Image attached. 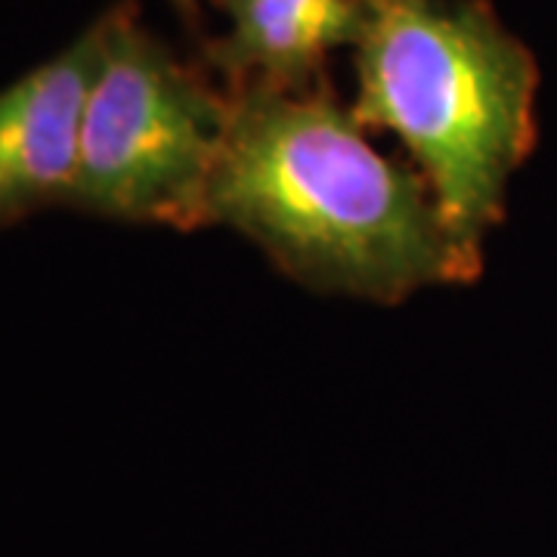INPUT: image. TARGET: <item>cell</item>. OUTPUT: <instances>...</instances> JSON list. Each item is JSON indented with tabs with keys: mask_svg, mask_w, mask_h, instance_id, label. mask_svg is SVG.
Returning <instances> with one entry per match:
<instances>
[{
	"mask_svg": "<svg viewBox=\"0 0 557 557\" xmlns=\"http://www.w3.org/2000/svg\"><path fill=\"white\" fill-rule=\"evenodd\" d=\"M226 94L211 226L242 233L322 295L399 304L478 282L483 251L458 239L421 171L384 156L329 84Z\"/></svg>",
	"mask_w": 557,
	"mask_h": 557,
	"instance_id": "obj_1",
	"label": "cell"
},
{
	"mask_svg": "<svg viewBox=\"0 0 557 557\" xmlns=\"http://www.w3.org/2000/svg\"><path fill=\"white\" fill-rule=\"evenodd\" d=\"M362 3L350 109L406 146L453 233L483 251L536 149V57L490 0Z\"/></svg>",
	"mask_w": 557,
	"mask_h": 557,
	"instance_id": "obj_2",
	"label": "cell"
},
{
	"mask_svg": "<svg viewBox=\"0 0 557 557\" xmlns=\"http://www.w3.org/2000/svg\"><path fill=\"white\" fill-rule=\"evenodd\" d=\"M72 208L177 233L208 223L230 94L156 38L127 0L100 20Z\"/></svg>",
	"mask_w": 557,
	"mask_h": 557,
	"instance_id": "obj_3",
	"label": "cell"
},
{
	"mask_svg": "<svg viewBox=\"0 0 557 557\" xmlns=\"http://www.w3.org/2000/svg\"><path fill=\"white\" fill-rule=\"evenodd\" d=\"M97 60L100 25L94 22L53 60L0 90V226L72 199Z\"/></svg>",
	"mask_w": 557,
	"mask_h": 557,
	"instance_id": "obj_4",
	"label": "cell"
},
{
	"mask_svg": "<svg viewBox=\"0 0 557 557\" xmlns=\"http://www.w3.org/2000/svg\"><path fill=\"white\" fill-rule=\"evenodd\" d=\"M226 32L201 53L223 90H313L329 84L332 53L357 47L366 32L362 0H214Z\"/></svg>",
	"mask_w": 557,
	"mask_h": 557,
	"instance_id": "obj_5",
	"label": "cell"
},
{
	"mask_svg": "<svg viewBox=\"0 0 557 557\" xmlns=\"http://www.w3.org/2000/svg\"><path fill=\"white\" fill-rule=\"evenodd\" d=\"M174 3H180V7H186V10H193V7H196V0H174Z\"/></svg>",
	"mask_w": 557,
	"mask_h": 557,
	"instance_id": "obj_6",
	"label": "cell"
}]
</instances>
